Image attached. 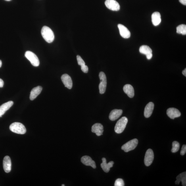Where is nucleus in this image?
<instances>
[{
    "instance_id": "1",
    "label": "nucleus",
    "mask_w": 186,
    "mask_h": 186,
    "mask_svg": "<svg viewBox=\"0 0 186 186\" xmlns=\"http://www.w3.org/2000/svg\"><path fill=\"white\" fill-rule=\"evenodd\" d=\"M41 35L47 42L51 43L54 41L55 35L53 31L47 26H44L41 30Z\"/></svg>"
},
{
    "instance_id": "2",
    "label": "nucleus",
    "mask_w": 186,
    "mask_h": 186,
    "mask_svg": "<svg viewBox=\"0 0 186 186\" xmlns=\"http://www.w3.org/2000/svg\"><path fill=\"white\" fill-rule=\"evenodd\" d=\"M9 129L12 132L19 134L23 135L25 133L26 130L24 125L20 122L12 123L10 125Z\"/></svg>"
},
{
    "instance_id": "3",
    "label": "nucleus",
    "mask_w": 186,
    "mask_h": 186,
    "mask_svg": "<svg viewBox=\"0 0 186 186\" xmlns=\"http://www.w3.org/2000/svg\"><path fill=\"white\" fill-rule=\"evenodd\" d=\"M128 120L126 117H122L116 123L115 127L114 130L118 134L122 133L124 131L126 127Z\"/></svg>"
},
{
    "instance_id": "4",
    "label": "nucleus",
    "mask_w": 186,
    "mask_h": 186,
    "mask_svg": "<svg viewBox=\"0 0 186 186\" xmlns=\"http://www.w3.org/2000/svg\"><path fill=\"white\" fill-rule=\"evenodd\" d=\"M138 141L137 139H135L127 142L122 147V150L125 152H128L135 149L137 147Z\"/></svg>"
},
{
    "instance_id": "5",
    "label": "nucleus",
    "mask_w": 186,
    "mask_h": 186,
    "mask_svg": "<svg viewBox=\"0 0 186 186\" xmlns=\"http://www.w3.org/2000/svg\"><path fill=\"white\" fill-rule=\"evenodd\" d=\"M25 56L30 61L31 64L35 67L39 66L40 62L38 58L34 53L30 51H27L25 53Z\"/></svg>"
},
{
    "instance_id": "6",
    "label": "nucleus",
    "mask_w": 186,
    "mask_h": 186,
    "mask_svg": "<svg viewBox=\"0 0 186 186\" xmlns=\"http://www.w3.org/2000/svg\"><path fill=\"white\" fill-rule=\"evenodd\" d=\"M100 83L99 85V92L100 94H103L105 93L107 81L106 75L103 72H100L99 75Z\"/></svg>"
},
{
    "instance_id": "7",
    "label": "nucleus",
    "mask_w": 186,
    "mask_h": 186,
    "mask_svg": "<svg viewBox=\"0 0 186 186\" xmlns=\"http://www.w3.org/2000/svg\"><path fill=\"white\" fill-rule=\"evenodd\" d=\"M106 7L111 10L118 11L120 9V6L115 0H106L105 2Z\"/></svg>"
},
{
    "instance_id": "8",
    "label": "nucleus",
    "mask_w": 186,
    "mask_h": 186,
    "mask_svg": "<svg viewBox=\"0 0 186 186\" xmlns=\"http://www.w3.org/2000/svg\"><path fill=\"white\" fill-rule=\"evenodd\" d=\"M154 158V153L152 149H148L146 152L144 162L146 166H149L153 162Z\"/></svg>"
},
{
    "instance_id": "9",
    "label": "nucleus",
    "mask_w": 186,
    "mask_h": 186,
    "mask_svg": "<svg viewBox=\"0 0 186 186\" xmlns=\"http://www.w3.org/2000/svg\"><path fill=\"white\" fill-rule=\"evenodd\" d=\"M118 28L119 30L120 35L124 38L127 39L130 37V31L125 26L122 24H119Z\"/></svg>"
},
{
    "instance_id": "10",
    "label": "nucleus",
    "mask_w": 186,
    "mask_h": 186,
    "mask_svg": "<svg viewBox=\"0 0 186 186\" xmlns=\"http://www.w3.org/2000/svg\"><path fill=\"white\" fill-rule=\"evenodd\" d=\"M61 79L64 86L69 89H71L72 87V81L70 77L67 74L63 75Z\"/></svg>"
},
{
    "instance_id": "11",
    "label": "nucleus",
    "mask_w": 186,
    "mask_h": 186,
    "mask_svg": "<svg viewBox=\"0 0 186 186\" xmlns=\"http://www.w3.org/2000/svg\"><path fill=\"white\" fill-rule=\"evenodd\" d=\"M166 114L169 118L171 119H174L177 118L181 115V114L179 111L176 108H169L167 110Z\"/></svg>"
},
{
    "instance_id": "12",
    "label": "nucleus",
    "mask_w": 186,
    "mask_h": 186,
    "mask_svg": "<svg viewBox=\"0 0 186 186\" xmlns=\"http://www.w3.org/2000/svg\"><path fill=\"white\" fill-rule=\"evenodd\" d=\"M81 162L85 166H91L93 169L96 168L95 162L88 156H85L82 157L81 158Z\"/></svg>"
},
{
    "instance_id": "13",
    "label": "nucleus",
    "mask_w": 186,
    "mask_h": 186,
    "mask_svg": "<svg viewBox=\"0 0 186 186\" xmlns=\"http://www.w3.org/2000/svg\"><path fill=\"white\" fill-rule=\"evenodd\" d=\"M91 131L93 133H95L98 136H100L103 135V126L99 123L94 124L92 127Z\"/></svg>"
},
{
    "instance_id": "14",
    "label": "nucleus",
    "mask_w": 186,
    "mask_h": 186,
    "mask_svg": "<svg viewBox=\"0 0 186 186\" xmlns=\"http://www.w3.org/2000/svg\"><path fill=\"white\" fill-rule=\"evenodd\" d=\"M3 168L6 173H9L11 171L12 163L9 156H6L4 157L3 162Z\"/></svg>"
},
{
    "instance_id": "15",
    "label": "nucleus",
    "mask_w": 186,
    "mask_h": 186,
    "mask_svg": "<svg viewBox=\"0 0 186 186\" xmlns=\"http://www.w3.org/2000/svg\"><path fill=\"white\" fill-rule=\"evenodd\" d=\"M154 104L152 102H150L146 105L144 111V116L146 118L150 117L153 112Z\"/></svg>"
},
{
    "instance_id": "16",
    "label": "nucleus",
    "mask_w": 186,
    "mask_h": 186,
    "mask_svg": "<svg viewBox=\"0 0 186 186\" xmlns=\"http://www.w3.org/2000/svg\"><path fill=\"white\" fill-rule=\"evenodd\" d=\"M102 162L101 164V166L104 172L108 173L109 172L110 168L113 166L114 163L112 161H111L107 164L106 158H102Z\"/></svg>"
},
{
    "instance_id": "17",
    "label": "nucleus",
    "mask_w": 186,
    "mask_h": 186,
    "mask_svg": "<svg viewBox=\"0 0 186 186\" xmlns=\"http://www.w3.org/2000/svg\"><path fill=\"white\" fill-rule=\"evenodd\" d=\"M13 104V101H9L3 104L0 106V117L3 115L11 107Z\"/></svg>"
},
{
    "instance_id": "18",
    "label": "nucleus",
    "mask_w": 186,
    "mask_h": 186,
    "mask_svg": "<svg viewBox=\"0 0 186 186\" xmlns=\"http://www.w3.org/2000/svg\"><path fill=\"white\" fill-rule=\"evenodd\" d=\"M122 110L114 109L112 110L109 114L110 119L112 121L116 120L119 118L122 114Z\"/></svg>"
},
{
    "instance_id": "19",
    "label": "nucleus",
    "mask_w": 186,
    "mask_h": 186,
    "mask_svg": "<svg viewBox=\"0 0 186 186\" xmlns=\"http://www.w3.org/2000/svg\"><path fill=\"white\" fill-rule=\"evenodd\" d=\"M152 24L154 26H157L161 21L160 14L158 12H154L151 16Z\"/></svg>"
},
{
    "instance_id": "20",
    "label": "nucleus",
    "mask_w": 186,
    "mask_h": 186,
    "mask_svg": "<svg viewBox=\"0 0 186 186\" xmlns=\"http://www.w3.org/2000/svg\"><path fill=\"white\" fill-rule=\"evenodd\" d=\"M42 89V87L40 86L33 88L31 91L30 96V100H34L41 93Z\"/></svg>"
},
{
    "instance_id": "21",
    "label": "nucleus",
    "mask_w": 186,
    "mask_h": 186,
    "mask_svg": "<svg viewBox=\"0 0 186 186\" xmlns=\"http://www.w3.org/2000/svg\"><path fill=\"white\" fill-rule=\"evenodd\" d=\"M124 92L127 94L128 97L133 98L135 95V91L133 87L130 85H125L123 88Z\"/></svg>"
},
{
    "instance_id": "22",
    "label": "nucleus",
    "mask_w": 186,
    "mask_h": 186,
    "mask_svg": "<svg viewBox=\"0 0 186 186\" xmlns=\"http://www.w3.org/2000/svg\"><path fill=\"white\" fill-rule=\"evenodd\" d=\"M139 51L141 53L147 55L148 54L152 53V50L149 46L147 45L142 46L140 48Z\"/></svg>"
},
{
    "instance_id": "23",
    "label": "nucleus",
    "mask_w": 186,
    "mask_h": 186,
    "mask_svg": "<svg viewBox=\"0 0 186 186\" xmlns=\"http://www.w3.org/2000/svg\"><path fill=\"white\" fill-rule=\"evenodd\" d=\"M177 32L179 34L183 35L186 34V25L185 24L179 25L177 28Z\"/></svg>"
},
{
    "instance_id": "24",
    "label": "nucleus",
    "mask_w": 186,
    "mask_h": 186,
    "mask_svg": "<svg viewBox=\"0 0 186 186\" xmlns=\"http://www.w3.org/2000/svg\"><path fill=\"white\" fill-rule=\"evenodd\" d=\"M172 148L171 152L172 153H175L179 151V144L178 142L174 141L172 143Z\"/></svg>"
},
{
    "instance_id": "25",
    "label": "nucleus",
    "mask_w": 186,
    "mask_h": 186,
    "mask_svg": "<svg viewBox=\"0 0 186 186\" xmlns=\"http://www.w3.org/2000/svg\"><path fill=\"white\" fill-rule=\"evenodd\" d=\"M186 176V172H184L181 173V174H179L177 177V180L175 182V183L176 185H178L180 182L182 180L184 177Z\"/></svg>"
},
{
    "instance_id": "26",
    "label": "nucleus",
    "mask_w": 186,
    "mask_h": 186,
    "mask_svg": "<svg viewBox=\"0 0 186 186\" xmlns=\"http://www.w3.org/2000/svg\"><path fill=\"white\" fill-rule=\"evenodd\" d=\"M115 186H124V180L122 179H116L114 183Z\"/></svg>"
},
{
    "instance_id": "27",
    "label": "nucleus",
    "mask_w": 186,
    "mask_h": 186,
    "mask_svg": "<svg viewBox=\"0 0 186 186\" xmlns=\"http://www.w3.org/2000/svg\"><path fill=\"white\" fill-rule=\"evenodd\" d=\"M77 62H78V63L79 65H80L81 66L85 65V62L83 61V60L80 56L77 55Z\"/></svg>"
},
{
    "instance_id": "28",
    "label": "nucleus",
    "mask_w": 186,
    "mask_h": 186,
    "mask_svg": "<svg viewBox=\"0 0 186 186\" xmlns=\"http://www.w3.org/2000/svg\"><path fill=\"white\" fill-rule=\"evenodd\" d=\"M81 69L83 72L87 73L88 72V68L87 66L84 65L81 66Z\"/></svg>"
},
{
    "instance_id": "29",
    "label": "nucleus",
    "mask_w": 186,
    "mask_h": 186,
    "mask_svg": "<svg viewBox=\"0 0 186 186\" xmlns=\"http://www.w3.org/2000/svg\"><path fill=\"white\" fill-rule=\"evenodd\" d=\"M186 152V145H183L181 150L180 152L181 155L182 156L184 155Z\"/></svg>"
},
{
    "instance_id": "30",
    "label": "nucleus",
    "mask_w": 186,
    "mask_h": 186,
    "mask_svg": "<svg viewBox=\"0 0 186 186\" xmlns=\"http://www.w3.org/2000/svg\"><path fill=\"white\" fill-rule=\"evenodd\" d=\"M182 184L183 186H185L186 185V176L183 177L182 180L181 181Z\"/></svg>"
},
{
    "instance_id": "31",
    "label": "nucleus",
    "mask_w": 186,
    "mask_h": 186,
    "mask_svg": "<svg viewBox=\"0 0 186 186\" xmlns=\"http://www.w3.org/2000/svg\"><path fill=\"white\" fill-rule=\"evenodd\" d=\"M146 56V57H147V59L148 60H150L151 59L152 57V53H150L148 54Z\"/></svg>"
},
{
    "instance_id": "32",
    "label": "nucleus",
    "mask_w": 186,
    "mask_h": 186,
    "mask_svg": "<svg viewBox=\"0 0 186 186\" xmlns=\"http://www.w3.org/2000/svg\"><path fill=\"white\" fill-rule=\"evenodd\" d=\"M4 85V82L2 79L0 78V88L3 87Z\"/></svg>"
},
{
    "instance_id": "33",
    "label": "nucleus",
    "mask_w": 186,
    "mask_h": 186,
    "mask_svg": "<svg viewBox=\"0 0 186 186\" xmlns=\"http://www.w3.org/2000/svg\"><path fill=\"white\" fill-rule=\"evenodd\" d=\"M179 2L183 5H186V0H179Z\"/></svg>"
},
{
    "instance_id": "34",
    "label": "nucleus",
    "mask_w": 186,
    "mask_h": 186,
    "mask_svg": "<svg viewBox=\"0 0 186 186\" xmlns=\"http://www.w3.org/2000/svg\"><path fill=\"white\" fill-rule=\"evenodd\" d=\"M182 74L183 75L186 77V69H185L183 71Z\"/></svg>"
},
{
    "instance_id": "35",
    "label": "nucleus",
    "mask_w": 186,
    "mask_h": 186,
    "mask_svg": "<svg viewBox=\"0 0 186 186\" xmlns=\"http://www.w3.org/2000/svg\"><path fill=\"white\" fill-rule=\"evenodd\" d=\"M2 62L1 60H0V68H1L2 66Z\"/></svg>"
},
{
    "instance_id": "36",
    "label": "nucleus",
    "mask_w": 186,
    "mask_h": 186,
    "mask_svg": "<svg viewBox=\"0 0 186 186\" xmlns=\"http://www.w3.org/2000/svg\"><path fill=\"white\" fill-rule=\"evenodd\" d=\"M5 1H11V0H5Z\"/></svg>"
},
{
    "instance_id": "37",
    "label": "nucleus",
    "mask_w": 186,
    "mask_h": 186,
    "mask_svg": "<svg viewBox=\"0 0 186 186\" xmlns=\"http://www.w3.org/2000/svg\"><path fill=\"white\" fill-rule=\"evenodd\" d=\"M62 186H65V185H62Z\"/></svg>"
}]
</instances>
